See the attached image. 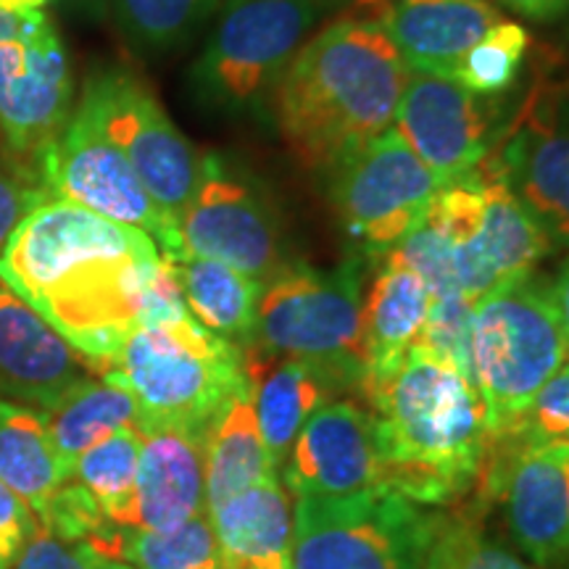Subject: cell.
<instances>
[{
  "label": "cell",
  "mask_w": 569,
  "mask_h": 569,
  "mask_svg": "<svg viewBox=\"0 0 569 569\" xmlns=\"http://www.w3.org/2000/svg\"><path fill=\"white\" fill-rule=\"evenodd\" d=\"M375 417L382 488L448 507L475 488L486 453V411L472 382L411 346L393 372L361 388Z\"/></svg>",
  "instance_id": "3957f363"
},
{
  "label": "cell",
  "mask_w": 569,
  "mask_h": 569,
  "mask_svg": "<svg viewBox=\"0 0 569 569\" xmlns=\"http://www.w3.org/2000/svg\"><path fill=\"white\" fill-rule=\"evenodd\" d=\"M486 440L507 448L565 443L569 446V361L538 390L525 415L503 436Z\"/></svg>",
  "instance_id": "836d02e7"
},
{
  "label": "cell",
  "mask_w": 569,
  "mask_h": 569,
  "mask_svg": "<svg viewBox=\"0 0 569 569\" xmlns=\"http://www.w3.org/2000/svg\"><path fill=\"white\" fill-rule=\"evenodd\" d=\"M38 177L51 198L80 203L111 222L151 234L167 259L184 253L180 224L159 209L127 156L82 103L38 159Z\"/></svg>",
  "instance_id": "4fadbf2b"
},
{
  "label": "cell",
  "mask_w": 569,
  "mask_h": 569,
  "mask_svg": "<svg viewBox=\"0 0 569 569\" xmlns=\"http://www.w3.org/2000/svg\"><path fill=\"white\" fill-rule=\"evenodd\" d=\"M496 3L507 6L519 17L536 21H551L569 13V0H496Z\"/></svg>",
  "instance_id": "f35d334b"
},
{
  "label": "cell",
  "mask_w": 569,
  "mask_h": 569,
  "mask_svg": "<svg viewBox=\"0 0 569 569\" xmlns=\"http://www.w3.org/2000/svg\"><path fill=\"white\" fill-rule=\"evenodd\" d=\"M172 264L184 306L196 322L240 348L251 343L264 284L206 256L182 253L172 259Z\"/></svg>",
  "instance_id": "484cf974"
},
{
  "label": "cell",
  "mask_w": 569,
  "mask_h": 569,
  "mask_svg": "<svg viewBox=\"0 0 569 569\" xmlns=\"http://www.w3.org/2000/svg\"><path fill=\"white\" fill-rule=\"evenodd\" d=\"M0 482L30 507L34 522L48 515L53 496L67 482L46 411L6 398H0Z\"/></svg>",
  "instance_id": "4316f807"
},
{
  "label": "cell",
  "mask_w": 569,
  "mask_h": 569,
  "mask_svg": "<svg viewBox=\"0 0 569 569\" xmlns=\"http://www.w3.org/2000/svg\"><path fill=\"white\" fill-rule=\"evenodd\" d=\"M551 293H553V303H557V311H559L561 330H565V338L569 346V259L559 267L557 280L551 282Z\"/></svg>",
  "instance_id": "ab89813d"
},
{
  "label": "cell",
  "mask_w": 569,
  "mask_h": 569,
  "mask_svg": "<svg viewBox=\"0 0 569 569\" xmlns=\"http://www.w3.org/2000/svg\"><path fill=\"white\" fill-rule=\"evenodd\" d=\"M90 375L88 359L0 282V398L48 411Z\"/></svg>",
  "instance_id": "ac0fdd59"
},
{
  "label": "cell",
  "mask_w": 569,
  "mask_h": 569,
  "mask_svg": "<svg viewBox=\"0 0 569 569\" xmlns=\"http://www.w3.org/2000/svg\"><path fill=\"white\" fill-rule=\"evenodd\" d=\"M48 198L51 196H48L46 184L30 169L19 167V163L0 167V253L11 240L13 230L21 224V219L32 209H38L40 203H46Z\"/></svg>",
  "instance_id": "8d00e7d4"
},
{
  "label": "cell",
  "mask_w": 569,
  "mask_h": 569,
  "mask_svg": "<svg viewBox=\"0 0 569 569\" xmlns=\"http://www.w3.org/2000/svg\"><path fill=\"white\" fill-rule=\"evenodd\" d=\"M317 19V0H222L188 71L193 103L211 117L272 124L277 84Z\"/></svg>",
  "instance_id": "52a82bcc"
},
{
  "label": "cell",
  "mask_w": 569,
  "mask_h": 569,
  "mask_svg": "<svg viewBox=\"0 0 569 569\" xmlns=\"http://www.w3.org/2000/svg\"><path fill=\"white\" fill-rule=\"evenodd\" d=\"M101 559L82 540H67L34 522L11 569H101Z\"/></svg>",
  "instance_id": "d590c367"
},
{
  "label": "cell",
  "mask_w": 569,
  "mask_h": 569,
  "mask_svg": "<svg viewBox=\"0 0 569 569\" xmlns=\"http://www.w3.org/2000/svg\"><path fill=\"white\" fill-rule=\"evenodd\" d=\"M448 569H536L528 559L519 557L498 540L488 538L475 522V511L457 517Z\"/></svg>",
  "instance_id": "e575fe53"
},
{
  "label": "cell",
  "mask_w": 569,
  "mask_h": 569,
  "mask_svg": "<svg viewBox=\"0 0 569 569\" xmlns=\"http://www.w3.org/2000/svg\"><path fill=\"white\" fill-rule=\"evenodd\" d=\"M325 177L340 227L359 251L375 261L422 219L427 206L443 188L393 127Z\"/></svg>",
  "instance_id": "30bf717a"
},
{
  "label": "cell",
  "mask_w": 569,
  "mask_h": 569,
  "mask_svg": "<svg viewBox=\"0 0 569 569\" xmlns=\"http://www.w3.org/2000/svg\"><path fill=\"white\" fill-rule=\"evenodd\" d=\"M243 361L261 436L269 457L280 467L303 425L317 409L332 401L338 390L306 361L284 359L256 348H243Z\"/></svg>",
  "instance_id": "603a6c76"
},
{
  "label": "cell",
  "mask_w": 569,
  "mask_h": 569,
  "mask_svg": "<svg viewBox=\"0 0 569 569\" xmlns=\"http://www.w3.org/2000/svg\"><path fill=\"white\" fill-rule=\"evenodd\" d=\"M101 569H132V567H127V565H119V561L101 559Z\"/></svg>",
  "instance_id": "ee69618b"
},
{
  "label": "cell",
  "mask_w": 569,
  "mask_h": 569,
  "mask_svg": "<svg viewBox=\"0 0 569 569\" xmlns=\"http://www.w3.org/2000/svg\"><path fill=\"white\" fill-rule=\"evenodd\" d=\"M222 0H109V11L132 51L174 53L193 42Z\"/></svg>",
  "instance_id": "f546056e"
},
{
  "label": "cell",
  "mask_w": 569,
  "mask_h": 569,
  "mask_svg": "<svg viewBox=\"0 0 569 569\" xmlns=\"http://www.w3.org/2000/svg\"><path fill=\"white\" fill-rule=\"evenodd\" d=\"M472 311L475 301L465 296L432 298L430 311L415 346L451 365L475 386L472 372Z\"/></svg>",
  "instance_id": "d6a6232c"
},
{
  "label": "cell",
  "mask_w": 569,
  "mask_h": 569,
  "mask_svg": "<svg viewBox=\"0 0 569 569\" xmlns=\"http://www.w3.org/2000/svg\"><path fill=\"white\" fill-rule=\"evenodd\" d=\"M496 122L493 98L467 90L453 77L409 71L393 130L446 188L478 172L498 132Z\"/></svg>",
  "instance_id": "2e32d148"
},
{
  "label": "cell",
  "mask_w": 569,
  "mask_h": 569,
  "mask_svg": "<svg viewBox=\"0 0 569 569\" xmlns=\"http://www.w3.org/2000/svg\"><path fill=\"white\" fill-rule=\"evenodd\" d=\"M161 248L151 234L48 198L0 253V282L30 303L101 377L134 327Z\"/></svg>",
  "instance_id": "6da1fadb"
},
{
  "label": "cell",
  "mask_w": 569,
  "mask_h": 569,
  "mask_svg": "<svg viewBox=\"0 0 569 569\" xmlns=\"http://www.w3.org/2000/svg\"><path fill=\"white\" fill-rule=\"evenodd\" d=\"M101 377L134 396L142 432L180 427L203 438L248 386L243 348L213 336L193 315L134 327Z\"/></svg>",
  "instance_id": "277c9868"
},
{
  "label": "cell",
  "mask_w": 569,
  "mask_h": 569,
  "mask_svg": "<svg viewBox=\"0 0 569 569\" xmlns=\"http://www.w3.org/2000/svg\"><path fill=\"white\" fill-rule=\"evenodd\" d=\"M284 490L301 496H351L382 488V457L372 411L338 398L311 415L282 461Z\"/></svg>",
  "instance_id": "e0dca14e"
},
{
  "label": "cell",
  "mask_w": 569,
  "mask_h": 569,
  "mask_svg": "<svg viewBox=\"0 0 569 569\" xmlns=\"http://www.w3.org/2000/svg\"><path fill=\"white\" fill-rule=\"evenodd\" d=\"M277 475L251 388H240L206 436V511Z\"/></svg>",
  "instance_id": "d4e9b609"
},
{
  "label": "cell",
  "mask_w": 569,
  "mask_h": 569,
  "mask_svg": "<svg viewBox=\"0 0 569 569\" xmlns=\"http://www.w3.org/2000/svg\"><path fill=\"white\" fill-rule=\"evenodd\" d=\"M501 19L488 0H390L377 21L409 71L453 77L461 59Z\"/></svg>",
  "instance_id": "44dd1931"
},
{
  "label": "cell",
  "mask_w": 569,
  "mask_h": 569,
  "mask_svg": "<svg viewBox=\"0 0 569 569\" xmlns=\"http://www.w3.org/2000/svg\"><path fill=\"white\" fill-rule=\"evenodd\" d=\"M409 69L386 27L346 17L298 48L277 84L272 124L303 169L330 174L393 127Z\"/></svg>",
  "instance_id": "7a4b0ae2"
},
{
  "label": "cell",
  "mask_w": 569,
  "mask_h": 569,
  "mask_svg": "<svg viewBox=\"0 0 569 569\" xmlns=\"http://www.w3.org/2000/svg\"><path fill=\"white\" fill-rule=\"evenodd\" d=\"M80 103L127 156L159 209L180 224L201 180L203 153L177 130L159 98L130 71L101 69L88 77Z\"/></svg>",
  "instance_id": "7c38bea8"
},
{
  "label": "cell",
  "mask_w": 569,
  "mask_h": 569,
  "mask_svg": "<svg viewBox=\"0 0 569 569\" xmlns=\"http://www.w3.org/2000/svg\"><path fill=\"white\" fill-rule=\"evenodd\" d=\"M478 172L507 184L551 246L569 251V80L530 82Z\"/></svg>",
  "instance_id": "9c48e42d"
},
{
  "label": "cell",
  "mask_w": 569,
  "mask_h": 569,
  "mask_svg": "<svg viewBox=\"0 0 569 569\" xmlns=\"http://www.w3.org/2000/svg\"><path fill=\"white\" fill-rule=\"evenodd\" d=\"M219 569H293V507L280 478L209 509Z\"/></svg>",
  "instance_id": "7402d4cb"
},
{
  "label": "cell",
  "mask_w": 569,
  "mask_h": 569,
  "mask_svg": "<svg viewBox=\"0 0 569 569\" xmlns=\"http://www.w3.org/2000/svg\"><path fill=\"white\" fill-rule=\"evenodd\" d=\"M46 3H51V0H0V9H6V11H34V9H42Z\"/></svg>",
  "instance_id": "7bdbcfd3"
},
{
  "label": "cell",
  "mask_w": 569,
  "mask_h": 569,
  "mask_svg": "<svg viewBox=\"0 0 569 569\" xmlns=\"http://www.w3.org/2000/svg\"><path fill=\"white\" fill-rule=\"evenodd\" d=\"M432 306L430 288L407 267L380 261L365 296L367 375L361 388L401 365ZM361 393V390H359Z\"/></svg>",
  "instance_id": "cb8c5ba5"
},
{
  "label": "cell",
  "mask_w": 569,
  "mask_h": 569,
  "mask_svg": "<svg viewBox=\"0 0 569 569\" xmlns=\"http://www.w3.org/2000/svg\"><path fill=\"white\" fill-rule=\"evenodd\" d=\"M34 528V515L21 498L0 482V569H11Z\"/></svg>",
  "instance_id": "74e56055"
},
{
  "label": "cell",
  "mask_w": 569,
  "mask_h": 569,
  "mask_svg": "<svg viewBox=\"0 0 569 569\" xmlns=\"http://www.w3.org/2000/svg\"><path fill=\"white\" fill-rule=\"evenodd\" d=\"M180 234L184 253L224 261L261 284L290 264L272 198L243 163L224 153H203Z\"/></svg>",
  "instance_id": "8fae6325"
},
{
  "label": "cell",
  "mask_w": 569,
  "mask_h": 569,
  "mask_svg": "<svg viewBox=\"0 0 569 569\" xmlns=\"http://www.w3.org/2000/svg\"><path fill=\"white\" fill-rule=\"evenodd\" d=\"M528 30L522 24H517V21L501 19L461 59L459 69L453 71V80L465 84L467 90L478 92V96H501V92H507L517 82L525 56H528Z\"/></svg>",
  "instance_id": "1f68e13d"
},
{
  "label": "cell",
  "mask_w": 569,
  "mask_h": 569,
  "mask_svg": "<svg viewBox=\"0 0 569 569\" xmlns=\"http://www.w3.org/2000/svg\"><path fill=\"white\" fill-rule=\"evenodd\" d=\"M243 348L306 361L338 393L361 390L367 375L361 259L332 269L290 261L261 290L253 338Z\"/></svg>",
  "instance_id": "8992f818"
},
{
  "label": "cell",
  "mask_w": 569,
  "mask_h": 569,
  "mask_svg": "<svg viewBox=\"0 0 569 569\" xmlns=\"http://www.w3.org/2000/svg\"><path fill=\"white\" fill-rule=\"evenodd\" d=\"M472 511L498 501L519 553L540 569H569V446L507 448L486 440Z\"/></svg>",
  "instance_id": "5bb4252c"
},
{
  "label": "cell",
  "mask_w": 569,
  "mask_h": 569,
  "mask_svg": "<svg viewBox=\"0 0 569 569\" xmlns=\"http://www.w3.org/2000/svg\"><path fill=\"white\" fill-rule=\"evenodd\" d=\"M74 77L67 48L42 9L30 11L17 38L0 40V134L19 167L38 159L71 117Z\"/></svg>",
  "instance_id": "9a60e30c"
},
{
  "label": "cell",
  "mask_w": 569,
  "mask_h": 569,
  "mask_svg": "<svg viewBox=\"0 0 569 569\" xmlns=\"http://www.w3.org/2000/svg\"><path fill=\"white\" fill-rule=\"evenodd\" d=\"M203 511L206 438L180 427L142 432L138 480L122 528L172 530Z\"/></svg>",
  "instance_id": "ffe728a7"
},
{
  "label": "cell",
  "mask_w": 569,
  "mask_h": 569,
  "mask_svg": "<svg viewBox=\"0 0 569 569\" xmlns=\"http://www.w3.org/2000/svg\"><path fill=\"white\" fill-rule=\"evenodd\" d=\"M480 180L486 196L482 224L453 256L459 296L469 301H478L498 284L532 274L553 251L551 240L507 184L486 174Z\"/></svg>",
  "instance_id": "d6986e66"
},
{
  "label": "cell",
  "mask_w": 569,
  "mask_h": 569,
  "mask_svg": "<svg viewBox=\"0 0 569 569\" xmlns=\"http://www.w3.org/2000/svg\"><path fill=\"white\" fill-rule=\"evenodd\" d=\"M48 430L63 478H71L74 461L122 427L138 425V401L124 386L111 377L90 375L69 388L51 409L46 411Z\"/></svg>",
  "instance_id": "83f0119b"
},
{
  "label": "cell",
  "mask_w": 569,
  "mask_h": 569,
  "mask_svg": "<svg viewBox=\"0 0 569 569\" xmlns=\"http://www.w3.org/2000/svg\"><path fill=\"white\" fill-rule=\"evenodd\" d=\"M457 517L390 488L301 496L293 507V569H448Z\"/></svg>",
  "instance_id": "5b68a950"
},
{
  "label": "cell",
  "mask_w": 569,
  "mask_h": 569,
  "mask_svg": "<svg viewBox=\"0 0 569 569\" xmlns=\"http://www.w3.org/2000/svg\"><path fill=\"white\" fill-rule=\"evenodd\" d=\"M142 432L138 425L122 427L109 438L90 446L71 469V482H77L101 509L106 522L122 528L134 496L138 480Z\"/></svg>",
  "instance_id": "4dcf8cb0"
},
{
  "label": "cell",
  "mask_w": 569,
  "mask_h": 569,
  "mask_svg": "<svg viewBox=\"0 0 569 569\" xmlns=\"http://www.w3.org/2000/svg\"><path fill=\"white\" fill-rule=\"evenodd\" d=\"M82 543H88L98 557L132 569H219L217 536L209 511L172 530L119 528L103 522Z\"/></svg>",
  "instance_id": "f1b7e54d"
},
{
  "label": "cell",
  "mask_w": 569,
  "mask_h": 569,
  "mask_svg": "<svg viewBox=\"0 0 569 569\" xmlns=\"http://www.w3.org/2000/svg\"><path fill=\"white\" fill-rule=\"evenodd\" d=\"M67 3L90 19H103L109 13V0H67Z\"/></svg>",
  "instance_id": "b9f144b4"
},
{
  "label": "cell",
  "mask_w": 569,
  "mask_h": 569,
  "mask_svg": "<svg viewBox=\"0 0 569 569\" xmlns=\"http://www.w3.org/2000/svg\"><path fill=\"white\" fill-rule=\"evenodd\" d=\"M388 3H390V0H386V6H388Z\"/></svg>",
  "instance_id": "bcb514c9"
},
{
  "label": "cell",
  "mask_w": 569,
  "mask_h": 569,
  "mask_svg": "<svg viewBox=\"0 0 569 569\" xmlns=\"http://www.w3.org/2000/svg\"><path fill=\"white\" fill-rule=\"evenodd\" d=\"M569 361L551 282L536 272L475 301L472 372L488 436H503Z\"/></svg>",
  "instance_id": "ba28073f"
},
{
  "label": "cell",
  "mask_w": 569,
  "mask_h": 569,
  "mask_svg": "<svg viewBox=\"0 0 569 569\" xmlns=\"http://www.w3.org/2000/svg\"><path fill=\"white\" fill-rule=\"evenodd\" d=\"M317 3H336V0H317ZM356 17L365 19H380V13L386 11V0H353Z\"/></svg>",
  "instance_id": "60d3db41"
},
{
  "label": "cell",
  "mask_w": 569,
  "mask_h": 569,
  "mask_svg": "<svg viewBox=\"0 0 569 569\" xmlns=\"http://www.w3.org/2000/svg\"><path fill=\"white\" fill-rule=\"evenodd\" d=\"M567 42H569V32H567Z\"/></svg>",
  "instance_id": "f6af8a7d"
}]
</instances>
